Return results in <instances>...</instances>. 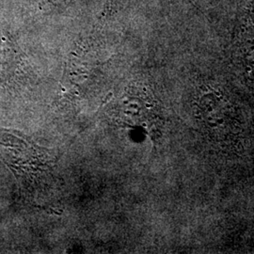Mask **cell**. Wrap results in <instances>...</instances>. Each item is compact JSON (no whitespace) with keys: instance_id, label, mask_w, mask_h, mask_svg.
I'll return each instance as SVG.
<instances>
[{"instance_id":"cell-1","label":"cell","mask_w":254,"mask_h":254,"mask_svg":"<svg viewBox=\"0 0 254 254\" xmlns=\"http://www.w3.org/2000/svg\"><path fill=\"white\" fill-rule=\"evenodd\" d=\"M199 112L203 127L212 137L227 141L236 134L237 119L230 102L216 93H206L200 97Z\"/></svg>"},{"instance_id":"cell-2","label":"cell","mask_w":254,"mask_h":254,"mask_svg":"<svg viewBox=\"0 0 254 254\" xmlns=\"http://www.w3.org/2000/svg\"><path fill=\"white\" fill-rule=\"evenodd\" d=\"M246 37L241 45V57L249 73H254V37Z\"/></svg>"}]
</instances>
